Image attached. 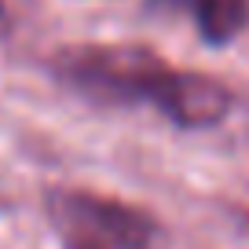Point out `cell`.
<instances>
[{
    "instance_id": "6da1fadb",
    "label": "cell",
    "mask_w": 249,
    "mask_h": 249,
    "mask_svg": "<svg viewBox=\"0 0 249 249\" xmlns=\"http://www.w3.org/2000/svg\"><path fill=\"white\" fill-rule=\"evenodd\" d=\"M52 70L77 95L110 107H150L179 128H209L231 110V92L220 81L172 66L140 44L66 48Z\"/></svg>"
},
{
    "instance_id": "7a4b0ae2",
    "label": "cell",
    "mask_w": 249,
    "mask_h": 249,
    "mask_svg": "<svg viewBox=\"0 0 249 249\" xmlns=\"http://www.w3.org/2000/svg\"><path fill=\"white\" fill-rule=\"evenodd\" d=\"M48 220L62 249H154L158 224L117 198L59 187L48 195Z\"/></svg>"
},
{
    "instance_id": "3957f363",
    "label": "cell",
    "mask_w": 249,
    "mask_h": 249,
    "mask_svg": "<svg viewBox=\"0 0 249 249\" xmlns=\"http://www.w3.org/2000/svg\"><path fill=\"white\" fill-rule=\"evenodd\" d=\"M150 8L183 15L209 44H227L249 26V0H150Z\"/></svg>"
},
{
    "instance_id": "277c9868",
    "label": "cell",
    "mask_w": 249,
    "mask_h": 249,
    "mask_svg": "<svg viewBox=\"0 0 249 249\" xmlns=\"http://www.w3.org/2000/svg\"><path fill=\"white\" fill-rule=\"evenodd\" d=\"M0 30H8V4L0 0Z\"/></svg>"
}]
</instances>
